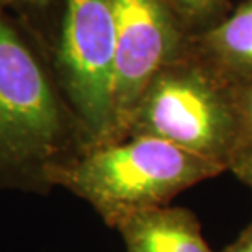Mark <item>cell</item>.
Returning <instances> with one entry per match:
<instances>
[{"label":"cell","instance_id":"9c48e42d","mask_svg":"<svg viewBox=\"0 0 252 252\" xmlns=\"http://www.w3.org/2000/svg\"><path fill=\"white\" fill-rule=\"evenodd\" d=\"M221 252H252V223Z\"/></svg>","mask_w":252,"mask_h":252},{"label":"cell","instance_id":"5b68a950","mask_svg":"<svg viewBox=\"0 0 252 252\" xmlns=\"http://www.w3.org/2000/svg\"><path fill=\"white\" fill-rule=\"evenodd\" d=\"M115 34L113 141L126 138L151 82L170 48V25L159 0H110Z\"/></svg>","mask_w":252,"mask_h":252},{"label":"cell","instance_id":"52a82bcc","mask_svg":"<svg viewBox=\"0 0 252 252\" xmlns=\"http://www.w3.org/2000/svg\"><path fill=\"white\" fill-rule=\"evenodd\" d=\"M213 43L229 61L252 69V2L220 25Z\"/></svg>","mask_w":252,"mask_h":252},{"label":"cell","instance_id":"30bf717a","mask_svg":"<svg viewBox=\"0 0 252 252\" xmlns=\"http://www.w3.org/2000/svg\"><path fill=\"white\" fill-rule=\"evenodd\" d=\"M231 170L236 172V175H238L252 191V158L239 159L238 162H234L231 165Z\"/></svg>","mask_w":252,"mask_h":252},{"label":"cell","instance_id":"8fae6325","mask_svg":"<svg viewBox=\"0 0 252 252\" xmlns=\"http://www.w3.org/2000/svg\"><path fill=\"white\" fill-rule=\"evenodd\" d=\"M179 2H182L185 7H190V8H196V7H201L206 0H179Z\"/></svg>","mask_w":252,"mask_h":252},{"label":"cell","instance_id":"3957f363","mask_svg":"<svg viewBox=\"0 0 252 252\" xmlns=\"http://www.w3.org/2000/svg\"><path fill=\"white\" fill-rule=\"evenodd\" d=\"M220 164L154 136H128L90 148L54 174L63 187L117 229L131 216L170 205L180 191L223 172Z\"/></svg>","mask_w":252,"mask_h":252},{"label":"cell","instance_id":"ba28073f","mask_svg":"<svg viewBox=\"0 0 252 252\" xmlns=\"http://www.w3.org/2000/svg\"><path fill=\"white\" fill-rule=\"evenodd\" d=\"M236 113H238L239 136L244 139V143L248 144V148L236 158L234 162H238L239 159L252 158V87L246 90L243 98H241V102H238Z\"/></svg>","mask_w":252,"mask_h":252},{"label":"cell","instance_id":"277c9868","mask_svg":"<svg viewBox=\"0 0 252 252\" xmlns=\"http://www.w3.org/2000/svg\"><path fill=\"white\" fill-rule=\"evenodd\" d=\"M154 136L229 169L238 156V113L196 75L159 74L136 108L128 136Z\"/></svg>","mask_w":252,"mask_h":252},{"label":"cell","instance_id":"7a4b0ae2","mask_svg":"<svg viewBox=\"0 0 252 252\" xmlns=\"http://www.w3.org/2000/svg\"><path fill=\"white\" fill-rule=\"evenodd\" d=\"M0 10L38 49L80 122L107 125L115 61L110 0H0Z\"/></svg>","mask_w":252,"mask_h":252},{"label":"cell","instance_id":"6da1fadb","mask_svg":"<svg viewBox=\"0 0 252 252\" xmlns=\"http://www.w3.org/2000/svg\"><path fill=\"white\" fill-rule=\"evenodd\" d=\"M90 148L46 61L0 10V190L48 193Z\"/></svg>","mask_w":252,"mask_h":252},{"label":"cell","instance_id":"8992f818","mask_svg":"<svg viewBox=\"0 0 252 252\" xmlns=\"http://www.w3.org/2000/svg\"><path fill=\"white\" fill-rule=\"evenodd\" d=\"M126 252H215L198 218L182 206H160L131 216L118 226Z\"/></svg>","mask_w":252,"mask_h":252}]
</instances>
